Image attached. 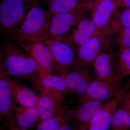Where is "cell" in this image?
I'll return each instance as SVG.
<instances>
[{
  "label": "cell",
  "instance_id": "6da1fadb",
  "mask_svg": "<svg viewBox=\"0 0 130 130\" xmlns=\"http://www.w3.org/2000/svg\"><path fill=\"white\" fill-rule=\"evenodd\" d=\"M1 56L2 66L9 75L27 78L33 81L46 74L19 45L13 43L10 38L3 42Z\"/></svg>",
  "mask_w": 130,
  "mask_h": 130
},
{
  "label": "cell",
  "instance_id": "7a4b0ae2",
  "mask_svg": "<svg viewBox=\"0 0 130 130\" xmlns=\"http://www.w3.org/2000/svg\"><path fill=\"white\" fill-rule=\"evenodd\" d=\"M51 16L49 11L33 6L28 12L25 20L8 35L10 39L17 42L37 41L47 32L50 25Z\"/></svg>",
  "mask_w": 130,
  "mask_h": 130
},
{
  "label": "cell",
  "instance_id": "3957f363",
  "mask_svg": "<svg viewBox=\"0 0 130 130\" xmlns=\"http://www.w3.org/2000/svg\"><path fill=\"white\" fill-rule=\"evenodd\" d=\"M91 8V6H90L53 16L51 18L48 30L37 41L56 39L64 36L65 34L81 20L87 18L88 11Z\"/></svg>",
  "mask_w": 130,
  "mask_h": 130
},
{
  "label": "cell",
  "instance_id": "277c9868",
  "mask_svg": "<svg viewBox=\"0 0 130 130\" xmlns=\"http://www.w3.org/2000/svg\"><path fill=\"white\" fill-rule=\"evenodd\" d=\"M32 7L27 0H3L0 5V24L3 32L9 34L20 25Z\"/></svg>",
  "mask_w": 130,
  "mask_h": 130
},
{
  "label": "cell",
  "instance_id": "5b68a950",
  "mask_svg": "<svg viewBox=\"0 0 130 130\" xmlns=\"http://www.w3.org/2000/svg\"><path fill=\"white\" fill-rule=\"evenodd\" d=\"M44 42L51 53L52 72L65 76L77 64L73 47L58 39L47 40Z\"/></svg>",
  "mask_w": 130,
  "mask_h": 130
},
{
  "label": "cell",
  "instance_id": "8992f818",
  "mask_svg": "<svg viewBox=\"0 0 130 130\" xmlns=\"http://www.w3.org/2000/svg\"><path fill=\"white\" fill-rule=\"evenodd\" d=\"M63 93L55 90H43L38 95L36 108L40 121L54 116L66 113L67 110L62 105Z\"/></svg>",
  "mask_w": 130,
  "mask_h": 130
},
{
  "label": "cell",
  "instance_id": "52a82bcc",
  "mask_svg": "<svg viewBox=\"0 0 130 130\" xmlns=\"http://www.w3.org/2000/svg\"><path fill=\"white\" fill-rule=\"evenodd\" d=\"M80 103L76 108L67 111L66 117L74 130H86L89 123L104 103L95 101H87Z\"/></svg>",
  "mask_w": 130,
  "mask_h": 130
},
{
  "label": "cell",
  "instance_id": "ba28073f",
  "mask_svg": "<svg viewBox=\"0 0 130 130\" xmlns=\"http://www.w3.org/2000/svg\"><path fill=\"white\" fill-rule=\"evenodd\" d=\"M107 36H96L91 37L77 49L76 66L89 68L93 65L97 56L108 48Z\"/></svg>",
  "mask_w": 130,
  "mask_h": 130
},
{
  "label": "cell",
  "instance_id": "9c48e42d",
  "mask_svg": "<svg viewBox=\"0 0 130 130\" xmlns=\"http://www.w3.org/2000/svg\"><path fill=\"white\" fill-rule=\"evenodd\" d=\"M121 1L98 2L91 11V19L103 35L107 36L111 33V24L116 15L117 6Z\"/></svg>",
  "mask_w": 130,
  "mask_h": 130
},
{
  "label": "cell",
  "instance_id": "30bf717a",
  "mask_svg": "<svg viewBox=\"0 0 130 130\" xmlns=\"http://www.w3.org/2000/svg\"><path fill=\"white\" fill-rule=\"evenodd\" d=\"M8 74L2 66L0 78V116L6 119L7 126L16 124L13 111L16 104L8 81Z\"/></svg>",
  "mask_w": 130,
  "mask_h": 130
},
{
  "label": "cell",
  "instance_id": "8fae6325",
  "mask_svg": "<svg viewBox=\"0 0 130 130\" xmlns=\"http://www.w3.org/2000/svg\"><path fill=\"white\" fill-rule=\"evenodd\" d=\"M16 44L22 48L45 73L51 74L53 65L52 57L48 47L44 42L18 41Z\"/></svg>",
  "mask_w": 130,
  "mask_h": 130
},
{
  "label": "cell",
  "instance_id": "7c38bea8",
  "mask_svg": "<svg viewBox=\"0 0 130 130\" xmlns=\"http://www.w3.org/2000/svg\"><path fill=\"white\" fill-rule=\"evenodd\" d=\"M89 68L75 66L65 75L68 93L76 96L78 101L83 96L90 82L94 79Z\"/></svg>",
  "mask_w": 130,
  "mask_h": 130
},
{
  "label": "cell",
  "instance_id": "4fadbf2b",
  "mask_svg": "<svg viewBox=\"0 0 130 130\" xmlns=\"http://www.w3.org/2000/svg\"><path fill=\"white\" fill-rule=\"evenodd\" d=\"M77 28L71 35L57 38L71 45L78 49L79 47L91 37L105 36L97 28L92 19H84L77 24Z\"/></svg>",
  "mask_w": 130,
  "mask_h": 130
},
{
  "label": "cell",
  "instance_id": "5bb4252c",
  "mask_svg": "<svg viewBox=\"0 0 130 130\" xmlns=\"http://www.w3.org/2000/svg\"><path fill=\"white\" fill-rule=\"evenodd\" d=\"M114 59L112 51L107 48L97 56L92 66L96 79L105 82L116 89L114 81Z\"/></svg>",
  "mask_w": 130,
  "mask_h": 130
},
{
  "label": "cell",
  "instance_id": "9a60e30c",
  "mask_svg": "<svg viewBox=\"0 0 130 130\" xmlns=\"http://www.w3.org/2000/svg\"><path fill=\"white\" fill-rule=\"evenodd\" d=\"M118 91L105 82L94 79L90 82L85 93L78 101L79 103L87 101L103 102L115 96Z\"/></svg>",
  "mask_w": 130,
  "mask_h": 130
},
{
  "label": "cell",
  "instance_id": "2e32d148",
  "mask_svg": "<svg viewBox=\"0 0 130 130\" xmlns=\"http://www.w3.org/2000/svg\"><path fill=\"white\" fill-rule=\"evenodd\" d=\"M115 99L104 104L100 111L92 119L86 130H109L113 114L118 109Z\"/></svg>",
  "mask_w": 130,
  "mask_h": 130
},
{
  "label": "cell",
  "instance_id": "e0dca14e",
  "mask_svg": "<svg viewBox=\"0 0 130 130\" xmlns=\"http://www.w3.org/2000/svg\"><path fill=\"white\" fill-rule=\"evenodd\" d=\"M8 81L16 104L24 106L36 107L38 95L33 91L9 77Z\"/></svg>",
  "mask_w": 130,
  "mask_h": 130
},
{
  "label": "cell",
  "instance_id": "ac0fdd59",
  "mask_svg": "<svg viewBox=\"0 0 130 130\" xmlns=\"http://www.w3.org/2000/svg\"><path fill=\"white\" fill-rule=\"evenodd\" d=\"M36 88L40 91L55 90L63 94L68 93L65 76L45 74L32 81Z\"/></svg>",
  "mask_w": 130,
  "mask_h": 130
},
{
  "label": "cell",
  "instance_id": "d6986e66",
  "mask_svg": "<svg viewBox=\"0 0 130 130\" xmlns=\"http://www.w3.org/2000/svg\"><path fill=\"white\" fill-rule=\"evenodd\" d=\"M114 61L115 84L118 91L122 80L130 74V48L119 50Z\"/></svg>",
  "mask_w": 130,
  "mask_h": 130
},
{
  "label": "cell",
  "instance_id": "ffe728a7",
  "mask_svg": "<svg viewBox=\"0 0 130 130\" xmlns=\"http://www.w3.org/2000/svg\"><path fill=\"white\" fill-rule=\"evenodd\" d=\"M13 112L16 125L19 128L29 129L40 121L36 107L19 105L14 107Z\"/></svg>",
  "mask_w": 130,
  "mask_h": 130
},
{
  "label": "cell",
  "instance_id": "44dd1931",
  "mask_svg": "<svg viewBox=\"0 0 130 130\" xmlns=\"http://www.w3.org/2000/svg\"><path fill=\"white\" fill-rule=\"evenodd\" d=\"M84 0H51L49 12L51 18L56 14L68 12L89 6Z\"/></svg>",
  "mask_w": 130,
  "mask_h": 130
},
{
  "label": "cell",
  "instance_id": "7402d4cb",
  "mask_svg": "<svg viewBox=\"0 0 130 130\" xmlns=\"http://www.w3.org/2000/svg\"><path fill=\"white\" fill-rule=\"evenodd\" d=\"M130 112L120 108L113 114L110 130H129Z\"/></svg>",
  "mask_w": 130,
  "mask_h": 130
},
{
  "label": "cell",
  "instance_id": "603a6c76",
  "mask_svg": "<svg viewBox=\"0 0 130 130\" xmlns=\"http://www.w3.org/2000/svg\"><path fill=\"white\" fill-rule=\"evenodd\" d=\"M66 114L53 116L40 121L36 130H58L61 126L67 121Z\"/></svg>",
  "mask_w": 130,
  "mask_h": 130
},
{
  "label": "cell",
  "instance_id": "cb8c5ba5",
  "mask_svg": "<svg viewBox=\"0 0 130 130\" xmlns=\"http://www.w3.org/2000/svg\"><path fill=\"white\" fill-rule=\"evenodd\" d=\"M120 27L130 28V8H126L114 17L111 24L112 31L114 32Z\"/></svg>",
  "mask_w": 130,
  "mask_h": 130
},
{
  "label": "cell",
  "instance_id": "d4e9b609",
  "mask_svg": "<svg viewBox=\"0 0 130 130\" xmlns=\"http://www.w3.org/2000/svg\"><path fill=\"white\" fill-rule=\"evenodd\" d=\"M114 33L116 35V43L119 49L130 48V28L120 27Z\"/></svg>",
  "mask_w": 130,
  "mask_h": 130
},
{
  "label": "cell",
  "instance_id": "484cf974",
  "mask_svg": "<svg viewBox=\"0 0 130 130\" xmlns=\"http://www.w3.org/2000/svg\"><path fill=\"white\" fill-rule=\"evenodd\" d=\"M115 99L120 108H123L130 112V98L123 99L118 95H115Z\"/></svg>",
  "mask_w": 130,
  "mask_h": 130
},
{
  "label": "cell",
  "instance_id": "4316f807",
  "mask_svg": "<svg viewBox=\"0 0 130 130\" xmlns=\"http://www.w3.org/2000/svg\"><path fill=\"white\" fill-rule=\"evenodd\" d=\"M129 89H130V78L123 87L119 89L116 94H122Z\"/></svg>",
  "mask_w": 130,
  "mask_h": 130
},
{
  "label": "cell",
  "instance_id": "83f0119b",
  "mask_svg": "<svg viewBox=\"0 0 130 130\" xmlns=\"http://www.w3.org/2000/svg\"><path fill=\"white\" fill-rule=\"evenodd\" d=\"M58 130H74L72 125L67 121L63 123Z\"/></svg>",
  "mask_w": 130,
  "mask_h": 130
},
{
  "label": "cell",
  "instance_id": "f1b7e54d",
  "mask_svg": "<svg viewBox=\"0 0 130 130\" xmlns=\"http://www.w3.org/2000/svg\"><path fill=\"white\" fill-rule=\"evenodd\" d=\"M115 95L119 96L120 97L123 98V99H127V98H130V89L126 91L122 94H116Z\"/></svg>",
  "mask_w": 130,
  "mask_h": 130
},
{
  "label": "cell",
  "instance_id": "f546056e",
  "mask_svg": "<svg viewBox=\"0 0 130 130\" xmlns=\"http://www.w3.org/2000/svg\"><path fill=\"white\" fill-rule=\"evenodd\" d=\"M8 128V129L7 130L3 129H1V130H30L29 129L19 128L16 126V125H13L10 126Z\"/></svg>",
  "mask_w": 130,
  "mask_h": 130
},
{
  "label": "cell",
  "instance_id": "4dcf8cb0",
  "mask_svg": "<svg viewBox=\"0 0 130 130\" xmlns=\"http://www.w3.org/2000/svg\"><path fill=\"white\" fill-rule=\"evenodd\" d=\"M120 4L121 6L126 8H130V0H122Z\"/></svg>",
  "mask_w": 130,
  "mask_h": 130
},
{
  "label": "cell",
  "instance_id": "1f68e13d",
  "mask_svg": "<svg viewBox=\"0 0 130 130\" xmlns=\"http://www.w3.org/2000/svg\"><path fill=\"white\" fill-rule=\"evenodd\" d=\"M97 1L98 2H107L112 1L113 0H97Z\"/></svg>",
  "mask_w": 130,
  "mask_h": 130
},
{
  "label": "cell",
  "instance_id": "d6a6232c",
  "mask_svg": "<svg viewBox=\"0 0 130 130\" xmlns=\"http://www.w3.org/2000/svg\"><path fill=\"white\" fill-rule=\"evenodd\" d=\"M129 130H130V129H129Z\"/></svg>",
  "mask_w": 130,
  "mask_h": 130
},
{
  "label": "cell",
  "instance_id": "836d02e7",
  "mask_svg": "<svg viewBox=\"0 0 130 130\" xmlns=\"http://www.w3.org/2000/svg\"><path fill=\"white\" fill-rule=\"evenodd\" d=\"M122 1V0H121V1Z\"/></svg>",
  "mask_w": 130,
  "mask_h": 130
}]
</instances>
